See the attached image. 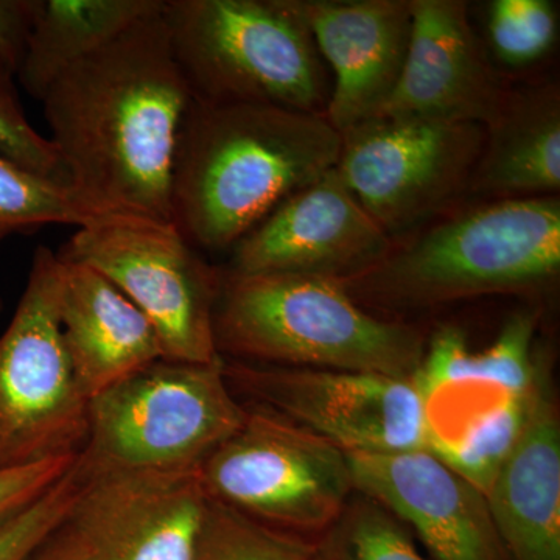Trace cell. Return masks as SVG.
<instances>
[{
  "instance_id": "obj_1",
  "label": "cell",
  "mask_w": 560,
  "mask_h": 560,
  "mask_svg": "<svg viewBox=\"0 0 560 560\" xmlns=\"http://www.w3.org/2000/svg\"><path fill=\"white\" fill-rule=\"evenodd\" d=\"M164 11L65 70L40 103L81 200L106 215L173 224V167L194 97Z\"/></svg>"
},
{
  "instance_id": "obj_2",
  "label": "cell",
  "mask_w": 560,
  "mask_h": 560,
  "mask_svg": "<svg viewBox=\"0 0 560 560\" xmlns=\"http://www.w3.org/2000/svg\"><path fill=\"white\" fill-rule=\"evenodd\" d=\"M340 153L341 135L324 113L191 102L173 167V226L198 250H232L334 171Z\"/></svg>"
},
{
  "instance_id": "obj_3",
  "label": "cell",
  "mask_w": 560,
  "mask_h": 560,
  "mask_svg": "<svg viewBox=\"0 0 560 560\" xmlns=\"http://www.w3.org/2000/svg\"><path fill=\"white\" fill-rule=\"evenodd\" d=\"M213 335L221 359L268 366L412 378L425 352L418 327L371 315L340 280L221 271Z\"/></svg>"
},
{
  "instance_id": "obj_4",
  "label": "cell",
  "mask_w": 560,
  "mask_h": 560,
  "mask_svg": "<svg viewBox=\"0 0 560 560\" xmlns=\"http://www.w3.org/2000/svg\"><path fill=\"white\" fill-rule=\"evenodd\" d=\"M560 272V200L485 201L389 249L341 282L357 304L419 311L486 294L550 285Z\"/></svg>"
},
{
  "instance_id": "obj_5",
  "label": "cell",
  "mask_w": 560,
  "mask_h": 560,
  "mask_svg": "<svg viewBox=\"0 0 560 560\" xmlns=\"http://www.w3.org/2000/svg\"><path fill=\"white\" fill-rule=\"evenodd\" d=\"M164 16L194 102L326 110L324 61L289 0H165Z\"/></svg>"
},
{
  "instance_id": "obj_6",
  "label": "cell",
  "mask_w": 560,
  "mask_h": 560,
  "mask_svg": "<svg viewBox=\"0 0 560 560\" xmlns=\"http://www.w3.org/2000/svg\"><path fill=\"white\" fill-rule=\"evenodd\" d=\"M248 416L212 363L158 360L92 397L77 456L84 477L197 469Z\"/></svg>"
},
{
  "instance_id": "obj_7",
  "label": "cell",
  "mask_w": 560,
  "mask_h": 560,
  "mask_svg": "<svg viewBox=\"0 0 560 560\" xmlns=\"http://www.w3.org/2000/svg\"><path fill=\"white\" fill-rule=\"evenodd\" d=\"M61 261L39 246L20 304L0 335V470L79 456L88 405L62 340Z\"/></svg>"
},
{
  "instance_id": "obj_8",
  "label": "cell",
  "mask_w": 560,
  "mask_h": 560,
  "mask_svg": "<svg viewBox=\"0 0 560 560\" xmlns=\"http://www.w3.org/2000/svg\"><path fill=\"white\" fill-rule=\"evenodd\" d=\"M210 499L271 528L316 539L355 492L346 452L261 408L200 466Z\"/></svg>"
},
{
  "instance_id": "obj_9",
  "label": "cell",
  "mask_w": 560,
  "mask_h": 560,
  "mask_svg": "<svg viewBox=\"0 0 560 560\" xmlns=\"http://www.w3.org/2000/svg\"><path fill=\"white\" fill-rule=\"evenodd\" d=\"M58 256L86 265L116 285L156 330L164 360L220 359L213 313L221 271L173 224L105 217L79 228Z\"/></svg>"
},
{
  "instance_id": "obj_10",
  "label": "cell",
  "mask_w": 560,
  "mask_h": 560,
  "mask_svg": "<svg viewBox=\"0 0 560 560\" xmlns=\"http://www.w3.org/2000/svg\"><path fill=\"white\" fill-rule=\"evenodd\" d=\"M482 143L480 124L371 117L341 132L337 172L393 238L469 195Z\"/></svg>"
},
{
  "instance_id": "obj_11",
  "label": "cell",
  "mask_w": 560,
  "mask_h": 560,
  "mask_svg": "<svg viewBox=\"0 0 560 560\" xmlns=\"http://www.w3.org/2000/svg\"><path fill=\"white\" fill-rule=\"evenodd\" d=\"M223 360L235 396L342 452L429 451L423 400L412 378Z\"/></svg>"
},
{
  "instance_id": "obj_12",
  "label": "cell",
  "mask_w": 560,
  "mask_h": 560,
  "mask_svg": "<svg viewBox=\"0 0 560 560\" xmlns=\"http://www.w3.org/2000/svg\"><path fill=\"white\" fill-rule=\"evenodd\" d=\"M393 238L363 209L337 167L283 201L232 248L237 275L346 280L374 268Z\"/></svg>"
},
{
  "instance_id": "obj_13",
  "label": "cell",
  "mask_w": 560,
  "mask_h": 560,
  "mask_svg": "<svg viewBox=\"0 0 560 560\" xmlns=\"http://www.w3.org/2000/svg\"><path fill=\"white\" fill-rule=\"evenodd\" d=\"M212 499L197 469L84 477L70 521L103 560H197Z\"/></svg>"
},
{
  "instance_id": "obj_14",
  "label": "cell",
  "mask_w": 560,
  "mask_h": 560,
  "mask_svg": "<svg viewBox=\"0 0 560 560\" xmlns=\"http://www.w3.org/2000/svg\"><path fill=\"white\" fill-rule=\"evenodd\" d=\"M346 455L357 492L415 530L433 560H508L485 493L434 453Z\"/></svg>"
},
{
  "instance_id": "obj_15",
  "label": "cell",
  "mask_w": 560,
  "mask_h": 560,
  "mask_svg": "<svg viewBox=\"0 0 560 560\" xmlns=\"http://www.w3.org/2000/svg\"><path fill=\"white\" fill-rule=\"evenodd\" d=\"M411 32L399 81L372 117L469 121L485 127L506 88L463 0H410Z\"/></svg>"
},
{
  "instance_id": "obj_16",
  "label": "cell",
  "mask_w": 560,
  "mask_h": 560,
  "mask_svg": "<svg viewBox=\"0 0 560 560\" xmlns=\"http://www.w3.org/2000/svg\"><path fill=\"white\" fill-rule=\"evenodd\" d=\"M334 72L327 120L338 132L371 119L399 81L410 0H289Z\"/></svg>"
},
{
  "instance_id": "obj_17",
  "label": "cell",
  "mask_w": 560,
  "mask_h": 560,
  "mask_svg": "<svg viewBox=\"0 0 560 560\" xmlns=\"http://www.w3.org/2000/svg\"><path fill=\"white\" fill-rule=\"evenodd\" d=\"M486 500L508 560H560V420L551 371Z\"/></svg>"
},
{
  "instance_id": "obj_18",
  "label": "cell",
  "mask_w": 560,
  "mask_h": 560,
  "mask_svg": "<svg viewBox=\"0 0 560 560\" xmlns=\"http://www.w3.org/2000/svg\"><path fill=\"white\" fill-rule=\"evenodd\" d=\"M58 259L62 340L88 399L164 359L156 330L116 285L86 265Z\"/></svg>"
},
{
  "instance_id": "obj_19",
  "label": "cell",
  "mask_w": 560,
  "mask_h": 560,
  "mask_svg": "<svg viewBox=\"0 0 560 560\" xmlns=\"http://www.w3.org/2000/svg\"><path fill=\"white\" fill-rule=\"evenodd\" d=\"M560 189L559 84L506 90L485 125L469 195L485 201L555 197Z\"/></svg>"
},
{
  "instance_id": "obj_20",
  "label": "cell",
  "mask_w": 560,
  "mask_h": 560,
  "mask_svg": "<svg viewBox=\"0 0 560 560\" xmlns=\"http://www.w3.org/2000/svg\"><path fill=\"white\" fill-rule=\"evenodd\" d=\"M164 7L165 0H36L27 49L16 75L22 88L43 101L65 70Z\"/></svg>"
},
{
  "instance_id": "obj_21",
  "label": "cell",
  "mask_w": 560,
  "mask_h": 560,
  "mask_svg": "<svg viewBox=\"0 0 560 560\" xmlns=\"http://www.w3.org/2000/svg\"><path fill=\"white\" fill-rule=\"evenodd\" d=\"M539 312H518L488 349L474 352L466 334L444 326L431 335L412 382L420 396L460 381L493 383L515 394H530L550 370L537 341Z\"/></svg>"
},
{
  "instance_id": "obj_22",
  "label": "cell",
  "mask_w": 560,
  "mask_h": 560,
  "mask_svg": "<svg viewBox=\"0 0 560 560\" xmlns=\"http://www.w3.org/2000/svg\"><path fill=\"white\" fill-rule=\"evenodd\" d=\"M68 184L44 178L0 158V242L47 224L81 228L105 219Z\"/></svg>"
},
{
  "instance_id": "obj_23",
  "label": "cell",
  "mask_w": 560,
  "mask_h": 560,
  "mask_svg": "<svg viewBox=\"0 0 560 560\" xmlns=\"http://www.w3.org/2000/svg\"><path fill=\"white\" fill-rule=\"evenodd\" d=\"M315 550L316 560H430L399 518L357 490Z\"/></svg>"
},
{
  "instance_id": "obj_24",
  "label": "cell",
  "mask_w": 560,
  "mask_h": 560,
  "mask_svg": "<svg viewBox=\"0 0 560 560\" xmlns=\"http://www.w3.org/2000/svg\"><path fill=\"white\" fill-rule=\"evenodd\" d=\"M197 560H316L315 539L261 525L212 499Z\"/></svg>"
},
{
  "instance_id": "obj_25",
  "label": "cell",
  "mask_w": 560,
  "mask_h": 560,
  "mask_svg": "<svg viewBox=\"0 0 560 560\" xmlns=\"http://www.w3.org/2000/svg\"><path fill=\"white\" fill-rule=\"evenodd\" d=\"M559 35L550 0H493L488 7L490 49L503 65L523 68L547 57Z\"/></svg>"
},
{
  "instance_id": "obj_26",
  "label": "cell",
  "mask_w": 560,
  "mask_h": 560,
  "mask_svg": "<svg viewBox=\"0 0 560 560\" xmlns=\"http://www.w3.org/2000/svg\"><path fill=\"white\" fill-rule=\"evenodd\" d=\"M84 475L79 459L57 485L20 514L0 525V560H27L32 552L68 521L75 508Z\"/></svg>"
},
{
  "instance_id": "obj_27",
  "label": "cell",
  "mask_w": 560,
  "mask_h": 560,
  "mask_svg": "<svg viewBox=\"0 0 560 560\" xmlns=\"http://www.w3.org/2000/svg\"><path fill=\"white\" fill-rule=\"evenodd\" d=\"M14 77L0 66V158L44 178L68 184L54 143L25 116Z\"/></svg>"
},
{
  "instance_id": "obj_28",
  "label": "cell",
  "mask_w": 560,
  "mask_h": 560,
  "mask_svg": "<svg viewBox=\"0 0 560 560\" xmlns=\"http://www.w3.org/2000/svg\"><path fill=\"white\" fill-rule=\"evenodd\" d=\"M75 460L73 456L0 470V525L40 499L68 474Z\"/></svg>"
},
{
  "instance_id": "obj_29",
  "label": "cell",
  "mask_w": 560,
  "mask_h": 560,
  "mask_svg": "<svg viewBox=\"0 0 560 560\" xmlns=\"http://www.w3.org/2000/svg\"><path fill=\"white\" fill-rule=\"evenodd\" d=\"M36 0H0V66L18 75L27 49Z\"/></svg>"
},
{
  "instance_id": "obj_30",
  "label": "cell",
  "mask_w": 560,
  "mask_h": 560,
  "mask_svg": "<svg viewBox=\"0 0 560 560\" xmlns=\"http://www.w3.org/2000/svg\"><path fill=\"white\" fill-rule=\"evenodd\" d=\"M70 517V515H69ZM27 560H103L97 547L70 518L58 526Z\"/></svg>"
},
{
  "instance_id": "obj_31",
  "label": "cell",
  "mask_w": 560,
  "mask_h": 560,
  "mask_svg": "<svg viewBox=\"0 0 560 560\" xmlns=\"http://www.w3.org/2000/svg\"><path fill=\"white\" fill-rule=\"evenodd\" d=\"M0 311H2V300H0Z\"/></svg>"
}]
</instances>
